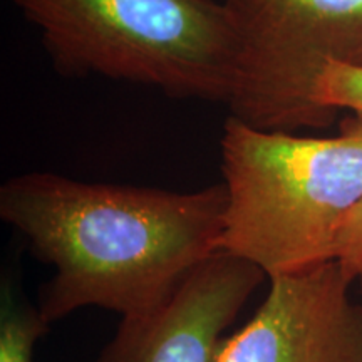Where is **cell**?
Masks as SVG:
<instances>
[{
	"label": "cell",
	"instance_id": "cell-1",
	"mask_svg": "<svg viewBox=\"0 0 362 362\" xmlns=\"http://www.w3.org/2000/svg\"><path fill=\"white\" fill-rule=\"evenodd\" d=\"M226 203L225 183L176 193L25 173L0 188L2 220L56 269L39 298L49 324L83 307L126 317L163 304L220 252Z\"/></svg>",
	"mask_w": 362,
	"mask_h": 362
},
{
	"label": "cell",
	"instance_id": "cell-2",
	"mask_svg": "<svg viewBox=\"0 0 362 362\" xmlns=\"http://www.w3.org/2000/svg\"><path fill=\"white\" fill-rule=\"evenodd\" d=\"M228 203L220 250L272 280L334 260L362 200V117L330 138L262 131L230 116L221 136Z\"/></svg>",
	"mask_w": 362,
	"mask_h": 362
},
{
	"label": "cell",
	"instance_id": "cell-3",
	"mask_svg": "<svg viewBox=\"0 0 362 362\" xmlns=\"http://www.w3.org/2000/svg\"><path fill=\"white\" fill-rule=\"evenodd\" d=\"M61 71L228 104L237 42L215 0H13Z\"/></svg>",
	"mask_w": 362,
	"mask_h": 362
},
{
	"label": "cell",
	"instance_id": "cell-4",
	"mask_svg": "<svg viewBox=\"0 0 362 362\" xmlns=\"http://www.w3.org/2000/svg\"><path fill=\"white\" fill-rule=\"evenodd\" d=\"M237 42L232 116L262 131L325 128L314 101L330 62L362 66V0H225Z\"/></svg>",
	"mask_w": 362,
	"mask_h": 362
},
{
	"label": "cell",
	"instance_id": "cell-5",
	"mask_svg": "<svg viewBox=\"0 0 362 362\" xmlns=\"http://www.w3.org/2000/svg\"><path fill=\"white\" fill-rule=\"evenodd\" d=\"M336 260L270 280L250 322L225 337L218 362H362V305Z\"/></svg>",
	"mask_w": 362,
	"mask_h": 362
},
{
	"label": "cell",
	"instance_id": "cell-6",
	"mask_svg": "<svg viewBox=\"0 0 362 362\" xmlns=\"http://www.w3.org/2000/svg\"><path fill=\"white\" fill-rule=\"evenodd\" d=\"M265 272L216 252L160 305L121 320L98 362H218L223 334Z\"/></svg>",
	"mask_w": 362,
	"mask_h": 362
},
{
	"label": "cell",
	"instance_id": "cell-7",
	"mask_svg": "<svg viewBox=\"0 0 362 362\" xmlns=\"http://www.w3.org/2000/svg\"><path fill=\"white\" fill-rule=\"evenodd\" d=\"M39 307L17 300L11 285L4 284L0 307V362H34L35 342L49 330Z\"/></svg>",
	"mask_w": 362,
	"mask_h": 362
},
{
	"label": "cell",
	"instance_id": "cell-8",
	"mask_svg": "<svg viewBox=\"0 0 362 362\" xmlns=\"http://www.w3.org/2000/svg\"><path fill=\"white\" fill-rule=\"evenodd\" d=\"M314 101L320 110L336 116L349 110L362 117V66L330 62L320 74Z\"/></svg>",
	"mask_w": 362,
	"mask_h": 362
},
{
	"label": "cell",
	"instance_id": "cell-9",
	"mask_svg": "<svg viewBox=\"0 0 362 362\" xmlns=\"http://www.w3.org/2000/svg\"><path fill=\"white\" fill-rule=\"evenodd\" d=\"M334 260L354 282L362 274V200L352 208L339 230Z\"/></svg>",
	"mask_w": 362,
	"mask_h": 362
},
{
	"label": "cell",
	"instance_id": "cell-10",
	"mask_svg": "<svg viewBox=\"0 0 362 362\" xmlns=\"http://www.w3.org/2000/svg\"><path fill=\"white\" fill-rule=\"evenodd\" d=\"M356 282H359V287H361V292H362V274L359 275V277H357Z\"/></svg>",
	"mask_w": 362,
	"mask_h": 362
}]
</instances>
